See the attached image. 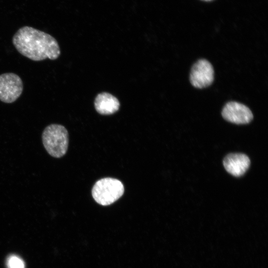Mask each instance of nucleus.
<instances>
[{
	"label": "nucleus",
	"mask_w": 268,
	"mask_h": 268,
	"mask_svg": "<svg viewBox=\"0 0 268 268\" xmlns=\"http://www.w3.org/2000/svg\"><path fill=\"white\" fill-rule=\"evenodd\" d=\"M12 43L20 54L34 61L55 60L61 54L59 45L54 37L28 26H23L15 32Z\"/></svg>",
	"instance_id": "obj_1"
},
{
	"label": "nucleus",
	"mask_w": 268,
	"mask_h": 268,
	"mask_svg": "<svg viewBox=\"0 0 268 268\" xmlns=\"http://www.w3.org/2000/svg\"><path fill=\"white\" fill-rule=\"evenodd\" d=\"M202 0L208 1H211L212 0Z\"/></svg>",
	"instance_id": "obj_10"
},
{
	"label": "nucleus",
	"mask_w": 268,
	"mask_h": 268,
	"mask_svg": "<svg viewBox=\"0 0 268 268\" xmlns=\"http://www.w3.org/2000/svg\"><path fill=\"white\" fill-rule=\"evenodd\" d=\"M8 268H24V263L19 257L15 256H10L7 260Z\"/></svg>",
	"instance_id": "obj_9"
},
{
	"label": "nucleus",
	"mask_w": 268,
	"mask_h": 268,
	"mask_svg": "<svg viewBox=\"0 0 268 268\" xmlns=\"http://www.w3.org/2000/svg\"><path fill=\"white\" fill-rule=\"evenodd\" d=\"M43 145L47 152L55 158L64 156L68 145V133L63 125L52 124L47 126L42 134Z\"/></svg>",
	"instance_id": "obj_2"
},
{
	"label": "nucleus",
	"mask_w": 268,
	"mask_h": 268,
	"mask_svg": "<svg viewBox=\"0 0 268 268\" xmlns=\"http://www.w3.org/2000/svg\"><path fill=\"white\" fill-rule=\"evenodd\" d=\"M222 116L226 121L236 124H246L253 118L250 109L245 105L234 101L225 104L222 111Z\"/></svg>",
	"instance_id": "obj_6"
},
{
	"label": "nucleus",
	"mask_w": 268,
	"mask_h": 268,
	"mask_svg": "<svg viewBox=\"0 0 268 268\" xmlns=\"http://www.w3.org/2000/svg\"><path fill=\"white\" fill-rule=\"evenodd\" d=\"M96 111L102 115H109L117 112L120 108L118 99L112 94L103 92L99 93L94 102Z\"/></svg>",
	"instance_id": "obj_8"
},
{
	"label": "nucleus",
	"mask_w": 268,
	"mask_h": 268,
	"mask_svg": "<svg viewBox=\"0 0 268 268\" xmlns=\"http://www.w3.org/2000/svg\"><path fill=\"white\" fill-rule=\"evenodd\" d=\"M23 89L22 80L17 74L12 72L0 74V101L12 103L20 96Z\"/></svg>",
	"instance_id": "obj_4"
},
{
	"label": "nucleus",
	"mask_w": 268,
	"mask_h": 268,
	"mask_svg": "<svg viewBox=\"0 0 268 268\" xmlns=\"http://www.w3.org/2000/svg\"><path fill=\"white\" fill-rule=\"evenodd\" d=\"M213 79V68L208 61L201 59L193 66L190 80L193 86L197 88H205L211 84Z\"/></svg>",
	"instance_id": "obj_5"
},
{
	"label": "nucleus",
	"mask_w": 268,
	"mask_h": 268,
	"mask_svg": "<svg viewBox=\"0 0 268 268\" xmlns=\"http://www.w3.org/2000/svg\"><path fill=\"white\" fill-rule=\"evenodd\" d=\"M124 193V187L119 180L105 178L94 184L92 195L94 200L102 205H108L120 199Z\"/></svg>",
	"instance_id": "obj_3"
},
{
	"label": "nucleus",
	"mask_w": 268,
	"mask_h": 268,
	"mask_svg": "<svg viewBox=\"0 0 268 268\" xmlns=\"http://www.w3.org/2000/svg\"><path fill=\"white\" fill-rule=\"evenodd\" d=\"M250 164L249 157L241 153L229 154L223 160L226 170L235 177L242 176L249 168Z\"/></svg>",
	"instance_id": "obj_7"
}]
</instances>
